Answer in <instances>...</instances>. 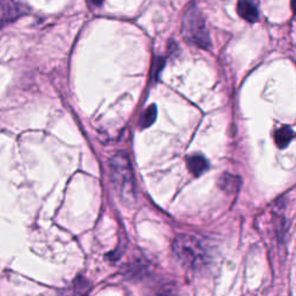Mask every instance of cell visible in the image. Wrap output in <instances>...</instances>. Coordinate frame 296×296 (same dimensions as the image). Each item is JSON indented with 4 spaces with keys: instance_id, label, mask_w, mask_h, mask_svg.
Instances as JSON below:
<instances>
[{
    "instance_id": "6da1fadb",
    "label": "cell",
    "mask_w": 296,
    "mask_h": 296,
    "mask_svg": "<svg viewBox=\"0 0 296 296\" xmlns=\"http://www.w3.org/2000/svg\"><path fill=\"white\" fill-rule=\"evenodd\" d=\"M110 179L115 191L124 204H132L135 199L134 178L129 158L125 153H118L109 160Z\"/></svg>"
},
{
    "instance_id": "7a4b0ae2",
    "label": "cell",
    "mask_w": 296,
    "mask_h": 296,
    "mask_svg": "<svg viewBox=\"0 0 296 296\" xmlns=\"http://www.w3.org/2000/svg\"><path fill=\"white\" fill-rule=\"evenodd\" d=\"M172 251L176 258L189 269H199L207 259L203 243L189 234H180L175 238Z\"/></svg>"
},
{
    "instance_id": "3957f363",
    "label": "cell",
    "mask_w": 296,
    "mask_h": 296,
    "mask_svg": "<svg viewBox=\"0 0 296 296\" xmlns=\"http://www.w3.org/2000/svg\"><path fill=\"white\" fill-rule=\"evenodd\" d=\"M183 35L189 43L205 50L211 48V39L201 12L197 7L189 8L183 20Z\"/></svg>"
},
{
    "instance_id": "277c9868",
    "label": "cell",
    "mask_w": 296,
    "mask_h": 296,
    "mask_svg": "<svg viewBox=\"0 0 296 296\" xmlns=\"http://www.w3.org/2000/svg\"><path fill=\"white\" fill-rule=\"evenodd\" d=\"M238 14L249 22L258 20V0H240L237 6Z\"/></svg>"
},
{
    "instance_id": "5b68a950",
    "label": "cell",
    "mask_w": 296,
    "mask_h": 296,
    "mask_svg": "<svg viewBox=\"0 0 296 296\" xmlns=\"http://www.w3.org/2000/svg\"><path fill=\"white\" fill-rule=\"evenodd\" d=\"M188 168L192 175L200 176L208 169L207 160L201 155H192L188 159Z\"/></svg>"
},
{
    "instance_id": "8992f818",
    "label": "cell",
    "mask_w": 296,
    "mask_h": 296,
    "mask_svg": "<svg viewBox=\"0 0 296 296\" xmlns=\"http://www.w3.org/2000/svg\"><path fill=\"white\" fill-rule=\"evenodd\" d=\"M291 138H293V131L289 126H282L279 129L274 135V140L278 147L285 148L288 146Z\"/></svg>"
},
{
    "instance_id": "52a82bcc",
    "label": "cell",
    "mask_w": 296,
    "mask_h": 296,
    "mask_svg": "<svg viewBox=\"0 0 296 296\" xmlns=\"http://www.w3.org/2000/svg\"><path fill=\"white\" fill-rule=\"evenodd\" d=\"M0 10L6 19H14L19 15V8L14 0H0Z\"/></svg>"
},
{
    "instance_id": "ba28073f",
    "label": "cell",
    "mask_w": 296,
    "mask_h": 296,
    "mask_svg": "<svg viewBox=\"0 0 296 296\" xmlns=\"http://www.w3.org/2000/svg\"><path fill=\"white\" fill-rule=\"evenodd\" d=\"M156 116H158V109H156L155 105H151L145 113L142 115L140 125L142 129H146V127H150L153 123L155 122Z\"/></svg>"
},
{
    "instance_id": "9c48e42d",
    "label": "cell",
    "mask_w": 296,
    "mask_h": 296,
    "mask_svg": "<svg viewBox=\"0 0 296 296\" xmlns=\"http://www.w3.org/2000/svg\"><path fill=\"white\" fill-rule=\"evenodd\" d=\"M238 185V178L235 176L226 174L220 179V188L224 189L225 191H235Z\"/></svg>"
},
{
    "instance_id": "30bf717a",
    "label": "cell",
    "mask_w": 296,
    "mask_h": 296,
    "mask_svg": "<svg viewBox=\"0 0 296 296\" xmlns=\"http://www.w3.org/2000/svg\"><path fill=\"white\" fill-rule=\"evenodd\" d=\"M90 5L95 6V7H100L102 4H103V0H89Z\"/></svg>"
},
{
    "instance_id": "8fae6325",
    "label": "cell",
    "mask_w": 296,
    "mask_h": 296,
    "mask_svg": "<svg viewBox=\"0 0 296 296\" xmlns=\"http://www.w3.org/2000/svg\"><path fill=\"white\" fill-rule=\"evenodd\" d=\"M291 10H293L294 14H296V0H291Z\"/></svg>"
}]
</instances>
